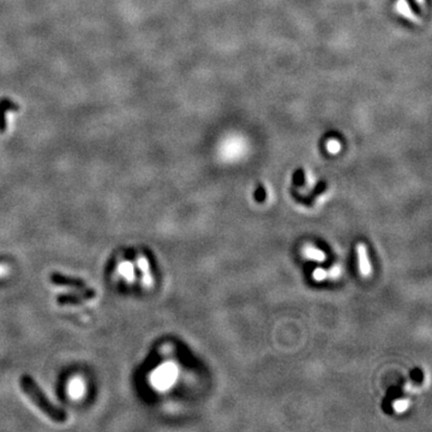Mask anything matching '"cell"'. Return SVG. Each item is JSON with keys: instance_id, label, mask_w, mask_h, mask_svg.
I'll return each instance as SVG.
<instances>
[{"instance_id": "1", "label": "cell", "mask_w": 432, "mask_h": 432, "mask_svg": "<svg viewBox=\"0 0 432 432\" xmlns=\"http://www.w3.org/2000/svg\"><path fill=\"white\" fill-rule=\"evenodd\" d=\"M20 388L25 395L33 401V404L49 418L55 420V422H64L66 419L65 412L61 408L54 406L46 398L45 394L37 387L33 378L29 377V376H23L20 378Z\"/></svg>"}, {"instance_id": "2", "label": "cell", "mask_w": 432, "mask_h": 432, "mask_svg": "<svg viewBox=\"0 0 432 432\" xmlns=\"http://www.w3.org/2000/svg\"><path fill=\"white\" fill-rule=\"evenodd\" d=\"M51 282L55 286H61V287H66L71 291H83L87 290V285L83 281L74 277H68L65 275H61L59 273H54L51 275Z\"/></svg>"}, {"instance_id": "3", "label": "cell", "mask_w": 432, "mask_h": 432, "mask_svg": "<svg viewBox=\"0 0 432 432\" xmlns=\"http://www.w3.org/2000/svg\"><path fill=\"white\" fill-rule=\"evenodd\" d=\"M94 296L95 292L87 288V290L83 291H72L68 296H61L58 298L57 302L58 304L60 305H76L81 304L84 300L92 299V298H94Z\"/></svg>"}, {"instance_id": "4", "label": "cell", "mask_w": 432, "mask_h": 432, "mask_svg": "<svg viewBox=\"0 0 432 432\" xmlns=\"http://www.w3.org/2000/svg\"><path fill=\"white\" fill-rule=\"evenodd\" d=\"M136 264H137V267H138V269H139V271H141V274H142L143 286H145V287L150 288L151 286L154 285V277H153V274H151L150 264H149V261H148L147 256H145L143 252H137V255H136Z\"/></svg>"}, {"instance_id": "5", "label": "cell", "mask_w": 432, "mask_h": 432, "mask_svg": "<svg viewBox=\"0 0 432 432\" xmlns=\"http://www.w3.org/2000/svg\"><path fill=\"white\" fill-rule=\"evenodd\" d=\"M357 253H358V259H359V270L363 276H369L371 275L372 268L371 263H370L369 253H367V249L365 246V244L360 243L357 246Z\"/></svg>"}, {"instance_id": "6", "label": "cell", "mask_w": 432, "mask_h": 432, "mask_svg": "<svg viewBox=\"0 0 432 432\" xmlns=\"http://www.w3.org/2000/svg\"><path fill=\"white\" fill-rule=\"evenodd\" d=\"M303 253H304V256L306 258L311 259V261H316V262H322L324 259V253L321 250L316 249V247L314 246H305L304 250H303Z\"/></svg>"}, {"instance_id": "7", "label": "cell", "mask_w": 432, "mask_h": 432, "mask_svg": "<svg viewBox=\"0 0 432 432\" xmlns=\"http://www.w3.org/2000/svg\"><path fill=\"white\" fill-rule=\"evenodd\" d=\"M12 273V267L7 262H0V280L6 279Z\"/></svg>"}, {"instance_id": "8", "label": "cell", "mask_w": 432, "mask_h": 432, "mask_svg": "<svg viewBox=\"0 0 432 432\" xmlns=\"http://www.w3.org/2000/svg\"><path fill=\"white\" fill-rule=\"evenodd\" d=\"M408 406H410V404H408L407 400H398V401L394 402L393 407H394V410L396 411V412L401 413V412H405V411L407 410Z\"/></svg>"}, {"instance_id": "9", "label": "cell", "mask_w": 432, "mask_h": 432, "mask_svg": "<svg viewBox=\"0 0 432 432\" xmlns=\"http://www.w3.org/2000/svg\"><path fill=\"white\" fill-rule=\"evenodd\" d=\"M326 277H328V271L322 269V268H317V269L314 271V279L316 280V281H323Z\"/></svg>"}, {"instance_id": "10", "label": "cell", "mask_w": 432, "mask_h": 432, "mask_svg": "<svg viewBox=\"0 0 432 432\" xmlns=\"http://www.w3.org/2000/svg\"><path fill=\"white\" fill-rule=\"evenodd\" d=\"M341 274V269L338 267H332L330 271H328V276H331L332 279H336V277L340 276Z\"/></svg>"}]
</instances>
